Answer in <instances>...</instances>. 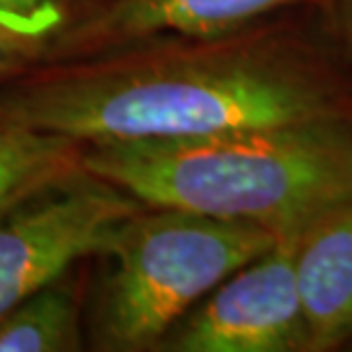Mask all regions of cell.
<instances>
[{"mask_svg": "<svg viewBox=\"0 0 352 352\" xmlns=\"http://www.w3.org/2000/svg\"><path fill=\"white\" fill-rule=\"evenodd\" d=\"M80 320L74 295L51 284L0 318V352L80 350Z\"/></svg>", "mask_w": 352, "mask_h": 352, "instance_id": "9c48e42d", "label": "cell"}, {"mask_svg": "<svg viewBox=\"0 0 352 352\" xmlns=\"http://www.w3.org/2000/svg\"><path fill=\"white\" fill-rule=\"evenodd\" d=\"M85 142L32 129L0 110V215L85 170Z\"/></svg>", "mask_w": 352, "mask_h": 352, "instance_id": "ba28073f", "label": "cell"}, {"mask_svg": "<svg viewBox=\"0 0 352 352\" xmlns=\"http://www.w3.org/2000/svg\"><path fill=\"white\" fill-rule=\"evenodd\" d=\"M325 14L332 23V30L339 39L343 53L352 62V0H329Z\"/></svg>", "mask_w": 352, "mask_h": 352, "instance_id": "8fae6325", "label": "cell"}, {"mask_svg": "<svg viewBox=\"0 0 352 352\" xmlns=\"http://www.w3.org/2000/svg\"><path fill=\"white\" fill-rule=\"evenodd\" d=\"M80 0H0V14H37L55 7H72Z\"/></svg>", "mask_w": 352, "mask_h": 352, "instance_id": "7c38bea8", "label": "cell"}, {"mask_svg": "<svg viewBox=\"0 0 352 352\" xmlns=\"http://www.w3.org/2000/svg\"><path fill=\"white\" fill-rule=\"evenodd\" d=\"M279 236L258 224L142 206L117 224L103 250L112 270L98 300L101 348H160L183 316Z\"/></svg>", "mask_w": 352, "mask_h": 352, "instance_id": "3957f363", "label": "cell"}, {"mask_svg": "<svg viewBox=\"0 0 352 352\" xmlns=\"http://www.w3.org/2000/svg\"><path fill=\"white\" fill-rule=\"evenodd\" d=\"M295 265L309 352L332 350L352 336V197L302 227Z\"/></svg>", "mask_w": 352, "mask_h": 352, "instance_id": "52a82bcc", "label": "cell"}, {"mask_svg": "<svg viewBox=\"0 0 352 352\" xmlns=\"http://www.w3.org/2000/svg\"><path fill=\"white\" fill-rule=\"evenodd\" d=\"M144 204L82 172L0 215V318L76 261L103 254L112 231Z\"/></svg>", "mask_w": 352, "mask_h": 352, "instance_id": "277c9868", "label": "cell"}, {"mask_svg": "<svg viewBox=\"0 0 352 352\" xmlns=\"http://www.w3.org/2000/svg\"><path fill=\"white\" fill-rule=\"evenodd\" d=\"M327 5L329 0H80L48 60H82L165 37H213L279 12Z\"/></svg>", "mask_w": 352, "mask_h": 352, "instance_id": "8992f818", "label": "cell"}, {"mask_svg": "<svg viewBox=\"0 0 352 352\" xmlns=\"http://www.w3.org/2000/svg\"><path fill=\"white\" fill-rule=\"evenodd\" d=\"M69 14L72 7L37 14H0V85L48 60Z\"/></svg>", "mask_w": 352, "mask_h": 352, "instance_id": "30bf717a", "label": "cell"}, {"mask_svg": "<svg viewBox=\"0 0 352 352\" xmlns=\"http://www.w3.org/2000/svg\"><path fill=\"white\" fill-rule=\"evenodd\" d=\"M0 110L78 142L352 124V62L325 10L213 37H165L58 62L0 91Z\"/></svg>", "mask_w": 352, "mask_h": 352, "instance_id": "6da1fadb", "label": "cell"}, {"mask_svg": "<svg viewBox=\"0 0 352 352\" xmlns=\"http://www.w3.org/2000/svg\"><path fill=\"white\" fill-rule=\"evenodd\" d=\"M85 170L151 208L284 231L352 197V124L85 144Z\"/></svg>", "mask_w": 352, "mask_h": 352, "instance_id": "7a4b0ae2", "label": "cell"}, {"mask_svg": "<svg viewBox=\"0 0 352 352\" xmlns=\"http://www.w3.org/2000/svg\"><path fill=\"white\" fill-rule=\"evenodd\" d=\"M300 231H284L270 250L229 274L183 316L160 348L174 352H309L295 265Z\"/></svg>", "mask_w": 352, "mask_h": 352, "instance_id": "5b68a950", "label": "cell"}]
</instances>
